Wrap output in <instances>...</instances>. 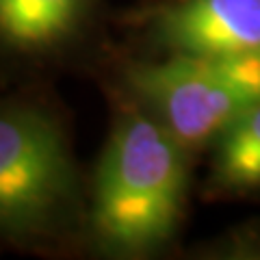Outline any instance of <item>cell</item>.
Segmentation results:
<instances>
[{
  "mask_svg": "<svg viewBox=\"0 0 260 260\" xmlns=\"http://www.w3.org/2000/svg\"><path fill=\"white\" fill-rule=\"evenodd\" d=\"M193 154L130 100L98 160L89 230L104 254L148 256L176 234Z\"/></svg>",
  "mask_w": 260,
  "mask_h": 260,
  "instance_id": "6da1fadb",
  "label": "cell"
},
{
  "mask_svg": "<svg viewBox=\"0 0 260 260\" xmlns=\"http://www.w3.org/2000/svg\"><path fill=\"white\" fill-rule=\"evenodd\" d=\"M128 95L191 154L210 148L243 111L260 100V50L133 63Z\"/></svg>",
  "mask_w": 260,
  "mask_h": 260,
  "instance_id": "7a4b0ae2",
  "label": "cell"
},
{
  "mask_svg": "<svg viewBox=\"0 0 260 260\" xmlns=\"http://www.w3.org/2000/svg\"><path fill=\"white\" fill-rule=\"evenodd\" d=\"M76 200V167L59 121L30 104L0 102V234L44 237Z\"/></svg>",
  "mask_w": 260,
  "mask_h": 260,
  "instance_id": "3957f363",
  "label": "cell"
},
{
  "mask_svg": "<svg viewBox=\"0 0 260 260\" xmlns=\"http://www.w3.org/2000/svg\"><path fill=\"white\" fill-rule=\"evenodd\" d=\"M165 54L223 56L260 50V0H162L145 11Z\"/></svg>",
  "mask_w": 260,
  "mask_h": 260,
  "instance_id": "277c9868",
  "label": "cell"
},
{
  "mask_svg": "<svg viewBox=\"0 0 260 260\" xmlns=\"http://www.w3.org/2000/svg\"><path fill=\"white\" fill-rule=\"evenodd\" d=\"M95 0H0V46L18 54L61 50L85 28Z\"/></svg>",
  "mask_w": 260,
  "mask_h": 260,
  "instance_id": "5b68a950",
  "label": "cell"
},
{
  "mask_svg": "<svg viewBox=\"0 0 260 260\" xmlns=\"http://www.w3.org/2000/svg\"><path fill=\"white\" fill-rule=\"evenodd\" d=\"M210 186L217 193L260 189V100L210 145Z\"/></svg>",
  "mask_w": 260,
  "mask_h": 260,
  "instance_id": "8992f818",
  "label": "cell"
}]
</instances>
